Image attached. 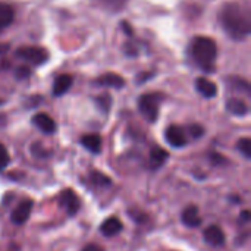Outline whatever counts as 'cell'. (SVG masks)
Segmentation results:
<instances>
[{
	"mask_svg": "<svg viewBox=\"0 0 251 251\" xmlns=\"http://www.w3.org/2000/svg\"><path fill=\"white\" fill-rule=\"evenodd\" d=\"M219 21L225 32L234 40H244L250 34V15L237 1L222 6Z\"/></svg>",
	"mask_w": 251,
	"mask_h": 251,
	"instance_id": "6da1fadb",
	"label": "cell"
},
{
	"mask_svg": "<svg viewBox=\"0 0 251 251\" xmlns=\"http://www.w3.org/2000/svg\"><path fill=\"white\" fill-rule=\"evenodd\" d=\"M193 62L203 71L212 72L215 69V62L218 56V46L209 37H196L190 43L188 49Z\"/></svg>",
	"mask_w": 251,
	"mask_h": 251,
	"instance_id": "7a4b0ae2",
	"label": "cell"
},
{
	"mask_svg": "<svg viewBox=\"0 0 251 251\" xmlns=\"http://www.w3.org/2000/svg\"><path fill=\"white\" fill-rule=\"evenodd\" d=\"M163 100V96L159 93H149V94H143L138 100V109L141 112V115L149 121V122H154L159 116V107L160 103Z\"/></svg>",
	"mask_w": 251,
	"mask_h": 251,
	"instance_id": "3957f363",
	"label": "cell"
},
{
	"mask_svg": "<svg viewBox=\"0 0 251 251\" xmlns=\"http://www.w3.org/2000/svg\"><path fill=\"white\" fill-rule=\"evenodd\" d=\"M16 57L26 60L32 65H43L49 59V53L41 47H21L16 50Z\"/></svg>",
	"mask_w": 251,
	"mask_h": 251,
	"instance_id": "277c9868",
	"label": "cell"
},
{
	"mask_svg": "<svg viewBox=\"0 0 251 251\" xmlns=\"http://www.w3.org/2000/svg\"><path fill=\"white\" fill-rule=\"evenodd\" d=\"M60 204L69 216L76 215L81 207V201L72 190H65L60 193Z\"/></svg>",
	"mask_w": 251,
	"mask_h": 251,
	"instance_id": "5b68a950",
	"label": "cell"
},
{
	"mask_svg": "<svg viewBox=\"0 0 251 251\" xmlns=\"http://www.w3.org/2000/svg\"><path fill=\"white\" fill-rule=\"evenodd\" d=\"M32 204H34L32 200H22V201L13 209V212H12V216H10L12 222H13L15 225H22V224H25V222L28 221L31 212H32Z\"/></svg>",
	"mask_w": 251,
	"mask_h": 251,
	"instance_id": "8992f818",
	"label": "cell"
},
{
	"mask_svg": "<svg viewBox=\"0 0 251 251\" xmlns=\"http://www.w3.org/2000/svg\"><path fill=\"white\" fill-rule=\"evenodd\" d=\"M165 138L166 141L175 147V149H179V147H184L187 144V135L184 132V129L178 125H171L168 126L166 132H165Z\"/></svg>",
	"mask_w": 251,
	"mask_h": 251,
	"instance_id": "52a82bcc",
	"label": "cell"
},
{
	"mask_svg": "<svg viewBox=\"0 0 251 251\" xmlns=\"http://www.w3.org/2000/svg\"><path fill=\"white\" fill-rule=\"evenodd\" d=\"M204 241L213 247H221L225 244V234L218 225H210L209 228L204 229Z\"/></svg>",
	"mask_w": 251,
	"mask_h": 251,
	"instance_id": "ba28073f",
	"label": "cell"
},
{
	"mask_svg": "<svg viewBox=\"0 0 251 251\" xmlns=\"http://www.w3.org/2000/svg\"><path fill=\"white\" fill-rule=\"evenodd\" d=\"M32 124L44 134H53L56 131V122L47 113H37L32 118Z\"/></svg>",
	"mask_w": 251,
	"mask_h": 251,
	"instance_id": "9c48e42d",
	"label": "cell"
},
{
	"mask_svg": "<svg viewBox=\"0 0 251 251\" xmlns=\"http://www.w3.org/2000/svg\"><path fill=\"white\" fill-rule=\"evenodd\" d=\"M182 222H184V225H187V226H190V228H197V226H200L201 225V218H200V215H199V209H197V206H194V204H191V206H188L184 212H182Z\"/></svg>",
	"mask_w": 251,
	"mask_h": 251,
	"instance_id": "30bf717a",
	"label": "cell"
},
{
	"mask_svg": "<svg viewBox=\"0 0 251 251\" xmlns=\"http://www.w3.org/2000/svg\"><path fill=\"white\" fill-rule=\"evenodd\" d=\"M97 84L103 87H110V88H122L125 85V79L119 76L118 74L109 72L97 78Z\"/></svg>",
	"mask_w": 251,
	"mask_h": 251,
	"instance_id": "8fae6325",
	"label": "cell"
},
{
	"mask_svg": "<svg viewBox=\"0 0 251 251\" xmlns=\"http://www.w3.org/2000/svg\"><path fill=\"white\" fill-rule=\"evenodd\" d=\"M196 87H197V91L206 99H212L218 94V87L207 78H199L196 81Z\"/></svg>",
	"mask_w": 251,
	"mask_h": 251,
	"instance_id": "7c38bea8",
	"label": "cell"
},
{
	"mask_svg": "<svg viewBox=\"0 0 251 251\" xmlns=\"http://www.w3.org/2000/svg\"><path fill=\"white\" fill-rule=\"evenodd\" d=\"M122 222L118 218H109L101 224L100 231L104 237H115L122 231Z\"/></svg>",
	"mask_w": 251,
	"mask_h": 251,
	"instance_id": "4fadbf2b",
	"label": "cell"
},
{
	"mask_svg": "<svg viewBox=\"0 0 251 251\" xmlns=\"http://www.w3.org/2000/svg\"><path fill=\"white\" fill-rule=\"evenodd\" d=\"M72 76L68 75V74H63V75H59L56 79H54V84H53V94L54 96H63L72 85Z\"/></svg>",
	"mask_w": 251,
	"mask_h": 251,
	"instance_id": "5bb4252c",
	"label": "cell"
},
{
	"mask_svg": "<svg viewBox=\"0 0 251 251\" xmlns=\"http://www.w3.org/2000/svg\"><path fill=\"white\" fill-rule=\"evenodd\" d=\"M81 144L90 150L91 153L94 154H99L101 151V137L97 135V134H88V135H84L81 138Z\"/></svg>",
	"mask_w": 251,
	"mask_h": 251,
	"instance_id": "9a60e30c",
	"label": "cell"
},
{
	"mask_svg": "<svg viewBox=\"0 0 251 251\" xmlns=\"http://www.w3.org/2000/svg\"><path fill=\"white\" fill-rule=\"evenodd\" d=\"M226 110L235 116H244L249 113V106L241 99H229L226 101Z\"/></svg>",
	"mask_w": 251,
	"mask_h": 251,
	"instance_id": "2e32d148",
	"label": "cell"
},
{
	"mask_svg": "<svg viewBox=\"0 0 251 251\" xmlns=\"http://www.w3.org/2000/svg\"><path fill=\"white\" fill-rule=\"evenodd\" d=\"M169 154L165 149L162 147H153L150 151V166L153 169H159L166 160H168Z\"/></svg>",
	"mask_w": 251,
	"mask_h": 251,
	"instance_id": "e0dca14e",
	"label": "cell"
},
{
	"mask_svg": "<svg viewBox=\"0 0 251 251\" xmlns=\"http://www.w3.org/2000/svg\"><path fill=\"white\" fill-rule=\"evenodd\" d=\"M12 21H13V9L7 3L0 1V28L10 25Z\"/></svg>",
	"mask_w": 251,
	"mask_h": 251,
	"instance_id": "ac0fdd59",
	"label": "cell"
},
{
	"mask_svg": "<svg viewBox=\"0 0 251 251\" xmlns=\"http://www.w3.org/2000/svg\"><path fill=\"white\" fill-rule=\"evenodd\" d=\"M229 82L232 85L234 90L240 91V93H244V94H250V84L249 81H246L244 78H240V76H231L229 78Z\"/></svg>",
	"mask_w": 251,
	"mask_h": 251,
	"instance_id": "d6986e66",
	"label": "cell"
},
{
	"mask_svg": "<svg viewBox=\"0 0 251 251\" xmlns=\"http://www.w3.org/2000/svg\"><path fill=\"white\" fill-rule=\"evenodd\" d=\"M91 181L99 187H107L112 184V179L107 178L106 175L100 174V172H91Z\"/></svg>",
	"mask_w": 251,
	"mask_h": 251,
	"instance_id": "ffe728a7",
	"label": "cell"
},
{
	"mask_svg": "<svg viewBox=\"0 0 251 251\" xmlns=\"http://www.w3.org/2000/svg\"><path fill=\"white\" fill-rule=\"evenodd\" d=\"M238 150L244 154L246 159H251V141L250 138H241L237 144Z\"/></svg>",
	"mask_w": 251,
	"mask_h": 251,
	"instance_id": "44dd1931",
	"label": "cell"
},
{
	"mask_svg": "<svg viewBox=\"0 0 251 251\" xmlns=\"http://www.w3.org/2000/svg\"><path fill=\"white\" fill-rule=\"evenodd\" d=\"M96 101H97L99 107H100L104 113H106V112H109L110 104H112V100H110V97H109V96H100V97H97V99H96Z\"/></svg>",
	"mask_w": 251,
	"mask_h": 251,
	"instance_id": "7402d4cb",
	"label": "cell"
},
{
	"mask_svg": "<svg viewBox=\"0 0 251 251\" xmlns=\"http://www.w3.org/2000/svg\"><path fill=\"white\" fill-rule=\"evenodd\" d=\"M9 153L6 150V147L0 143V171H3L7 165H9Z\"/></svg>",
	"mask_w": 251,
	"mask_h": 251,
	"instance_id": "603a6c76",
	"label": "cell"
},
{
	"mask_svg": "<svg viewBox=\"0 0 251 251\" xmlns=\"http://www.w3.org/2000/svg\"><path fill=\"white\" fill-rule=\"evenodd\" d=\"M29 75H31V71H29V68H26V66H21V68L16 69V78H19V79L28 78Z\"/></svg>",
	"mask_w": 251,
	"mask_h": 251,
	"instance_id": "cb8c5ba5",
	"label": "cell"
},
{
	"mask_svg": "<svg viewBox=\"0 0 251 251\" xmlns=\"http://www.w3.org/2000/svg\"><path fill=\"white\" fill-rule=\"evenodd\" d=\"M190 132H191V135H193L194 138H200V137L203 135L204 129H203L200 125L194 124V125H191V126H190Z\"/></svg>",
	"mask_w": 251,
	"mask_h": 251,
	"instance_id": "d4e9b609",
	"label": "cell"
},
{
	"mask_svg": "<svg viewBox=\"0 0 251 251\" xmlns=\"http://www.w3.org/2000/svg\"><path fill=\"white\" fill-rule=\"evenodd\" d=\"M82 251H104L100 246H97V244H90V246H87V247H84V250Z\"/></svg>",
	"mask_w": 251,
	"mask_h": 251,
	"instance_id": "484cf974",
	"label": "cell"
},
{
	"mask_svg": "<svg viewBox=\"0 0 251 251\" xmlns=\"http://www.w3.org/2000/svg\"><path fill=\"white\" fill-rule=\"evenodd\" d=\"M210 159H212V162H213V163H219V162L225 163V162H226L221 154H212V157H210Z\"/></svg>",
	"mask_w": 251,
	"mask_h": 251,
	"instance_id": "4316f807",
	"label": "cell"
},
{
	"mask_svg": "<svg viewBox=\"0 0 251 251\" xmlns=\"http://www.w3.org/2000/svg\"><path fill=\"white\" fill-rule=\"evenodd\" d=\"M122 28H124V29H125V32H126V34H128V35H132V29H131V28H129V25H128V24H126V22H125V21H124V22H122Z\"/></svg>",
	"mask_w": 251,
	"mask_h": 251,
	"instance_id": "83f0119b",
	"label": "cell"
},
{
	"mask_svg": "<svg viewBox=\"0 0 251 251\" xmlns=\"http://www.w3.org/2000/svg\"><path fill=\"white\" fill-rule=\"evenodd\" d=\"M241 216H243V221H250V213H249L247 210H246V212H243V215H241Z\"/></svg>",
	"mask_w": 251,
	"mask_h": 251,
	"instance_id": "f1b7e54d",
	"label": "cell"
},
{
	"mask_svg": "<svg viewBox=\"0 0 251 251\" xmlns=\"http://www.w3.org/2000/svg\"><path fill=\"white\" fill-rule=\"evenodd\" d=\"M0 50H3V47H0Z\"/></svg>",
	"mask_w": 251,
	"mask_h": 251,
	"instance_id": "f546056e",
	"label": "cell"
}]
</instances>
